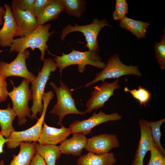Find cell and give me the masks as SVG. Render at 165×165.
<instances>
[{"mask_svg": "<svg viewBox=\"0 0 165 165\" xmlns=\"http://www.w3.org/2000/svg\"><path fill=\"white\" fill-rule=\"evenodd\" d=\"M35 144V142H21L19 153L13 156V159L9 165H29L36 153ZM0 165H4L3 160H1Z\"/></svg>", "mask_w": 165, "mask_h": 165, "instance_id": "cell-19", "label": "cell"}, {"mask_svg": "<svg viewBox=\"0 0 165 165\" xmlns=\"http://www.w3.org/2000/svg\"><path fill=\"white\" fill-rule=\"evenodd\" d=\"M60 86L58 87L53 82L50 83L55 92L57 99V103L50 113L58 116V125L62 126V120L67 115H85L86 113L84 112L79 111L76 108L75 100L72 96V89H70L61 80L60 81Z\"/></svg>", "mask_w": 165, "mask_h": 165, "instance_id": "cell-5", "label": "cell"}, {"mask_svg": "<svg viewBox=\"0 0 165 165\" xmlns=\"http://www.w3.org/2000/svg\"><path fill=\"white\" fill-rule=\"evenodd\" d=\"M105 26H112L105 18L99 20L95 18L90 24L84 25H80L77 24H75L74 26L68 24L63 28L61 35V39L64 41L67 35L72 32H81L85 37L87 42L85 46L88 48L89 50L99 53L97 36L101 29Z\"/></svg>", "mask_w": 165, "mask_h": 165, "instance_id": "cell-7", "label": "cell"}, {"mask_svg": "<svg viewBox=\"0 0 165 165\" xmlns=\"http://www.w3.org/2000/svg\"><path fill=\"white\" fill-rule=\"evenodd\" d=\"M69 128L63 125L60 128L49 126L43 122L41 132L37 142L43 145H56L61 143L70 134Z\"/></svg>", "mask_w": 165, "mask_h": 165, "instance_id": "cell-16", "label": "cell"}, {"mask_svg": "<svg viewBox=\"0 0 165 165\" xmlns=\"http://www.w3.org/2000/svg\"><path fill=\"white\" fill-rule=\"evenodd\" d=\"M16 7L23 11H28L34 13L35 0H13Z\"/></svg>", "mask_w": 165, "mask_h": 165, "instance_id": "cell-29", "label": "cell"}, {"mask_svg": "<svg viewBox=\"0 0 165 165\" xmlns=\"http://www.w3.org/2000/svg\"><path fill=\"white\" fill-rule=\"evenodd\" d=\"M150 152L151 156L147 165H165V157L162 156L155 147Z\"/></svg>", "mask_w": 165, "mask_h": 165, "instance_id": "cell-30", "label": "cell"}, {"mask_svg": "<svg viewBox=\"0 0 165 165\" xmlns=\"http://www.w3.org/2000/svg\"><path fill=\"white\" fill-rule=\"evenodd\" d=\"M165 122V118L156 121L148 122L149 127L155 147L158 151L164 157L165 149L162 146L160 142L161 136L160 127Z\"/></svg>", "mask_w": 165, "mask_h": 165, "instance_id": "cell-24", "label": "cell"}, {"mask_svg": "<svg viewBox=\"0 0 165 165\" xmlns=\"http://www.w3.org/2000/svg\"><path fill=\"white\" fill-rule=\"evenodd\" d=\"M8 141V139L5 138L0 131V154L3 152L4 145Z\"/></svg>", "mask_w": 165, "mask_h": 165, "instance_id": "cell-34", "label": "cell"}, {"mask_svg": "<svg viewBox=\"0 0 165 165\" xmlns=\"http://www.w3.org/2000/svg\"><path fill=\"white\" fill-rule=\"evenodd\" d=\"M119 25L121 28L130 31L139 39L145 38L146 30L149 24L148 23L134 20L126 16L121 20Z\"/></svg>", "mask_w": 165, "mask_h": 165, "instance_id": "cell-22", "label": "cell"}, {"mask_svg": "<svg viewBox=\"0 0 165 165\" xmlns=\"http://www.w3.org/2000/svg\"><path fill=\"white\" fill-rule=\"evenodd\" d=\"M120 88L118 79L111 83L105 81L100 85L95 86L91 97L86 103L85 113H90L103 107L105 103L114 94V91Z\"/></svg>", "mask_w": 165, "mask_h": 165, "instance_id": "cell-10", "label": "cell"}, {"mask_svg": "<svg viewBox=\"0 0 165 165\" xmlns=\"http://www.w3.org/2000/svg\"><path fill=\"white\" fill-rule=\"evenodd\" d=\"M64 10L68 15L79 18L86 11V2L83 0H63Z\"/></svg>", "mask_w": 165, "mask_h": 165, "instance_id": "cell-25", "label": "cell"}, {"mask_svg": "<svg viewBox=\"0 0 165 165\" xmlns=\"http://www.w3.org/2000/svg\"><path fill=\"white\" fill-rule=\"evenodd\" d=\"M36 153L41 156L47 165H56L57 160L62 154L58 146L51 145H43L35 142Z\"/></svg>", "mask_w": 165, "mask_h": 165, "instance_id": "cell-21", "label": "cell"}, {"mask_svg": "<svg viewBox=\"0 0 165 165\" xmlns=\"http://www.w3.org/2000/svg\"><path fill=\"white\" fill-rule=\"evenodd\" d=\"M29 165H47L44 160L37 153L32 158Z\"/></svg>", "mask_w": 165, "mask_h": 165, "instance_id": "cell-33", "label": "cell"}, {"mask_svg": "<svg viewBox=\"0 0 165 165\" xmlns=\"http://www.w3.org/2000/svg\"><path fill=\"white\" fill-rule=\"evenodd\" d=\"M51 1V0H35L34 14L36 18L41 14Z\"/></svg>", "mask_w": 165, "mask_h": 165, "instance_id": "cell-31", "label": "cell"}, {"mask_svg": "<svg viewBox=\"0 0 165 165\" xmlns=\"http://www.w3.org/2000/svg\"><path fill=\"white\" fill-rule=\"evenodd\" d=\"M63 10H64L63 0H51L41 14L37 18L38 24L44 25L48 21L56 20Z\"/></svg>", "mask_w": 165, "mask_h": 165, "instance_id": "cell-20", "label": "cell"}, {"mask_svg": "<svg viewBox=\"0 0 165 165\" xmlns=\"http://www.w3.org/2000/svg\"><path fill=\"white\" fill-rule=\"evenodd\" d=\"M43 62L41 70L31 82L32 100V105L30 108L32 113L31 119L32 120L36 118L38 113L41 115L42 114L43 110L42 98L45 86L51 72H55L57 68L56 63L52 58H46Z\"/></svg>", "mask_w": 165, "mask_h": 165, "instance_id": "cell-3", "label": "cell"}, {"mask_svg": "<svg viewBox=\"0 0 165 165\" xmlns=\"http://www.w3.org/2000/svg\"><path fill=\"white\" fill-rule=\"evenodd\" d=\"M122 118V116L117 112L106 114L101 110L97 114L94 112L87 119L74 121L69 125V128L71 134L80 132L88 135L93 128L98 125L109 121L119 120Z\"/></svg>", "mask_w": 165, "mask_h": 165, "instance_id": "cell-11", "label": "cell"}, {"mask_svg": "<svg viewBox=\"0 0 165 165\" xmlns=\"http://www.w3.org/2000/svg\"><path fill=\"white\" fill-rule=\"evenodd\" d=\"M70 138L65 139L58 146L61 154L80 156L87 142L86 135L82 133H76Z\"/></svg>", "mask_w": 165, "mask_h": 165, "instance_id": "cell-17", "label": "cell"}, {"mask_svg": "<svg viewBox=\"0 0 165 165\" xmlns=\"http://www.w3.org/2000/svg\"><path fill=\"white\" fill-rule=\"evenodd\" d=\"M98 53L89 50L80 52L72 49V51L68 54L62 53L61 56L54 55L55 57L54 60L57 68H59L61 76L63 70L71 65H78L79 71L80 73L84 72L85 66L87 65L103 69L106 64L102 61Z\"/></svg>", "mask_w": 165, "mask_h": 165, "instance_id": "cell-2", "label": "cell"}, {"mask_svg": "<svg viewBox=\"0 0 165 165\" xmlns=\"http://www.w3.org/2000/svg\"><path fill=\"white\" fill-rule=\"evenodd\" d=\"M13 86V90L9 92L13 104L12 108L18 119V124L21 126L25 124L28 117L31 118V109L28 106L29 101L32 99V91L29 88L30 82L23 78L20 85L15 86L13 81L10 80Z\"/></svg>", "mask_w": 165, "mask_h": 165, "instance_id": "cell-4", "label": "cell"}, {"mask_svg": "<svg viewBox=\"0 0 165 165\" xmlns=\"http://www.w3.org/2000/svg\"><path fill=\"white\" fill-rule=\"evenodd\" d=\"M3 6H0V26H2L4 23L3 17L6 12Z\"/></svg>", "mask_w": 165, "mask_h": 165, "instance_id": "cell-35", "label": "cell"}, {"mask_svg": "<svg viewBox=\"0 0 165 165\" xmlns=\"http://www.w3.org/2000/svg\"><path fill=\"white\" fill-rule=\"evenodd\" d=\"M119 146L116 135L104 133L88 138L85 149L88 152L101 154L108 153L112 149Z\"/></svg>", "mask_w": 165, "mask_h": 165, "instance_id": "cell-12", "label": "cell"}, {"mask_svg": "<svg viewBox=\"0 0 165 165\" xmlns=\"http://www.w3.org/2000/svg\"><path fill=\"white\" fill-rule=\"evenodd\" d=\"M3 7L6 12L3 17L4 23L0 29V46L10 47L12 44L13 38L18 31V28L13 16L11 6L5 4Z\"/></svg>", "mask_w": 165, "mask_h": 165, "instance_id": "cell-15", "label": "cell"}, {"mask_svg": "<svg viewBox=\"0 0 165 165\" xmlns=\"http://www.w3.org/2000/svg\"><path fill=\"white\" fill-rule=\"evenodd\" d=\"M117 161L112 152L97 154L88 152L81 156L77 161V165H114Z\"/></svg>", "mask_w": 165, "mask_h": 165, "instance_id": "cell-18", "label": "cell"}, {"mask_svg": "<svg viewBox=\"0 0 165 165\" xmlns=\"http://www.w3.org/2000/svg\"><path fill=\"white\" fill-rule=\"evenodd\" d=\"M6 78L0 75V102L5 101L8 96Z\"/></svg>", "mask_w": 165, "mask_h": 165, "instance_id": "cell-32", "label": "cell"}, {"mask_svg": "<svg viewBox=\"0 0 165 165\" xmlns=\"http://www.w3.org/2000/svg\"><path fill=\"white\" fill-rule=\"evenodd\" d=\"M138 123L140 130V138L131 165H143L144 159L147 152L151 151L155 147L148 121L141 119Z\"/></svg>", "mask_w": 165, "mask_h": 165, "instance_id": "cell-14", "label": "cell"}, {"mask_svg": "<svg viewBox=\"0 0 165 165\" xmlns=\"http://www.w3.org/2000/svg\"><path fill=\"white\" fill-rule=\"evenodd\" d=\"M17 116L9 103L6 108L0 109V127L1 132L4 137L7 138L11 133L15 130L13 126V122Z\"/></svg>", "mask_w": 165, "mask_h": 165, "instance_id": "cell-23", "label": "cell"}, {"mask_svg": "<svg viewBox=\"0 0 165 165\" xmlns=\"http://www.w3.org/2000/svg\"><path fill=\"white\" fill-rule=\"evenodd\" d=\"M125 92H129L133 97L137 100L139 103L140 106L145 105L151 97V94L147 89L139 86L137 89L130 90L127 87L124 88Z\"/></svg>", "mask_w": 165, "mask_h": 165, "instance_id": "cell-27", "label": "cell"}, {"mask_svg": "<svg viewBox=\"0 0 165 165\" xmlns=\"http://www.w3.org/2000/svg\"><path fill=\"white\" fill-rule=\"evenodd\" d=\"M160 38V42L156 41L154 43V51L156 59L160 67L165 69V31Z\"/></svg>", "mask_w": 165, "mask_h": 165, "instance_id": "cell-26", "label": "cell"}, {"mask_svg": "<svg viewBox=\"0 0 165 165\" xmlns=\"http://www.w3.org/2000/svg\"><path fill=\"white\" fill-rule=\"evenodd\" d=\"M30 54L29 50L27 49L18 53L16 58L10 63L0 61V75L6 78L18 76L26 79L31 82L36 76L28 71L26 66V60Z\"/></svg>", "mask_w": 165, "mask_h": 165, "instance_id": "cell-9", "label": "cell"}, {"mask_svg": "<svg viewBox=\"0 0 165 165\" xmlns=\"http://www.w3.org/2000/svg\"><path fill=\"white\" fill-rule=\"evenodd\" d=\"M11 7L13 16L18 28V31L15 37L26 36L37 28L38 25L37 18L33 13L20 10L12 2Z\"/></svg>", "mask_w": 165, "mask_h": 165, "instance_id": "cell-13", "label": "cell"}, {"mask_svg": "<svg viewBox=\"0 0 165 165\" xmlns=\"http://www.w3.org/2000/svg\"><path fill=\"white\" fill-rule=\"evenodd\" d=\"M127 75H133L139 77L142 74L137 66L127 65L122 63L118 54L109 57L107 63L102 71L96 74L95 78L87 83L84 86L87 87L99 81H105L107 79H118L120 77Z\"/></svg>", "mask_w": 165, "mask_h": 165, "instance_id": "cell-6", "label": "cell"}, {"mask_svg": "<svg viewBox=\"0 0 165 165\" xmlns=\"http://www.w3.org/2000/svg\"><path fill=\"white\" fill-rule=\"evenodd\" d=\"M128 6L125 0H116L115 9L113 13L114 20H121L128 13Z\"/></svg>", "mask_w": 165, "mask_h": 165, "instance_id": "cell-28", "label": "cell"}, {"mask_svg": "<svg viewBox=\"0 0 165 165\" xmlns=\"http://www.w3.org/2000/svg\"><path fill=\"white\" fill-rule=\"evenodd\" d=\"M51 28L50 23L39 25L35 31L26 36L14 39L10 46V52L19 53L28 48H30L32 51L37 48L41 52L40 59L44 61L45 52L48 48L47 42L49 37L54 33V31L49 32Z\"/></svg>", "mask_w": 165, "mask_h": 165, "instance_id": "cell-1", "label": "cell"}, {"mask_svg": "<svg viewBox=\"0 0 165 165\" xmlns=\"http://www.w3.org/2000/svg\"><path fill=\"white\" fill-rule=\"evenodd\" d=\"M48 102H43V110L40 117L33 126L26 130L21 131H13L7 138L6 142L7 147L9 149H14L19 146L22 142H36L40 136L44 122V119Z\"/></svg>", "mask_w": 165, "mask_h": 165, "instance_id": "cell-8", "label": "cell"}]
</instances>
